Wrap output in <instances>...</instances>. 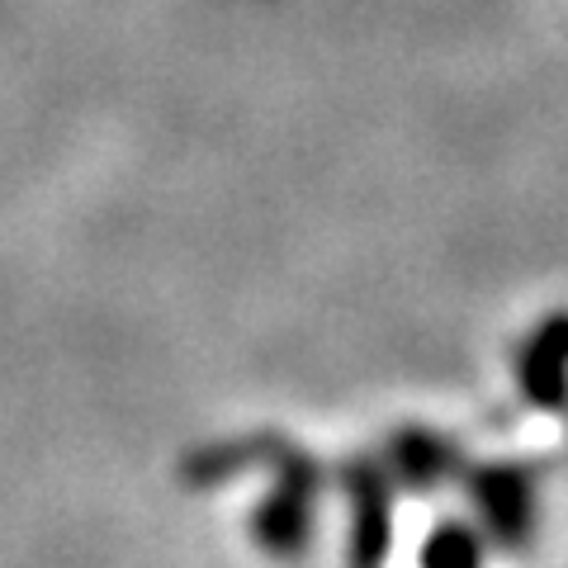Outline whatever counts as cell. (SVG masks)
Listing matches in <instances>:
<instances>
[{
    "instance_id": "cell-1",
    "label": "cell",
    "mask_w": 568,
    "mask_h": 568,
    "mask_svg": "<svg viewBox=\"0 0 568 568\" xmlns=\"http://www.w3.org/2000/svg\"><path fill=\"white\" fill-rule=\"evenodd\" d=\"M313 503H317V469L304 455H284V465L275 474V488L261 497L256 517H252V536L265 555L275 559H294L308 545L313 530Z\"/></svg>"
},
{
    "instance_id": "cell-2",
    "label": "cell",
    "mask_w": 568,
    "mask_h": 568,
    "mask_svg": "<svg viewBox=\"0 0 568 568\" xmlns=\"http://www.w3.org/2000/svg\"><path fill=\"white\" fill-rule=\"evenodd\" d=\"M469 497L478 507V517H484V530L517 549L530 540V521H536V484H530V474L517 469V465H484L469 474Z\"/></svg>"
},
{
    "instance_id": "cell-3",
    "label": "cell",
    "mask_w": 568,
    "mask_h": 568,
    "mask_svg": "<svg viewBox=\"0 0 568 568\" xmlns=\"http://www.w3.org/2000/svg\"><path fill=\"white\" fill-rule=\"evenodd\" d=\"M517 384L521 398L559 413L568 403V313L545 317L517 351Z\"/></svg>"
},
{
    "instance_id": "cell-4",
    "label": "cell",
    "mask_w": 568,
    "mask_h": 568,
    "mask_svg": "<svg viewBox=\"0 0 568 568\" xmlns=\"http://www.w3.org/2000/svg\"><path fill=\"white\" fill-rule=\"evenodd\" d=\"M388 540H394V517H388V488L379 474H355V540L351 564L355 568H384Z\"/></svg>"
},
{
    "instance_id": "cell-5",
    "label": "cell",
    "mask_w": 568,
    "mask_h": 568,
    "mask_svg": "<svg viewBox=\"0 0 568 568\" xmlns=\"http://www.w3.org/2000/svg\"><path fill=\"white\" fill-rule=\"evenodd\" d=\"M388 459H394V474L403 478L407 488H432L455 469L450 446L440 436H432V432H403L394 440V455Z\"/></svg>"
},
{
    "instance_id": "cell-6",
    "label": "cell",
    "mask_w": 568,
    "mask_h": 568,
    "mask_svg": "<svg viewBox=\"0 0 568 568\" xmlns=\"http://www.w3.org/2000/svg\"><path fill=\"white\" fill-rule=\"evenodd\" d=\"M422 568H484V540L465 521H440L422 545Z\"/></svg>"
}]
</instances>
